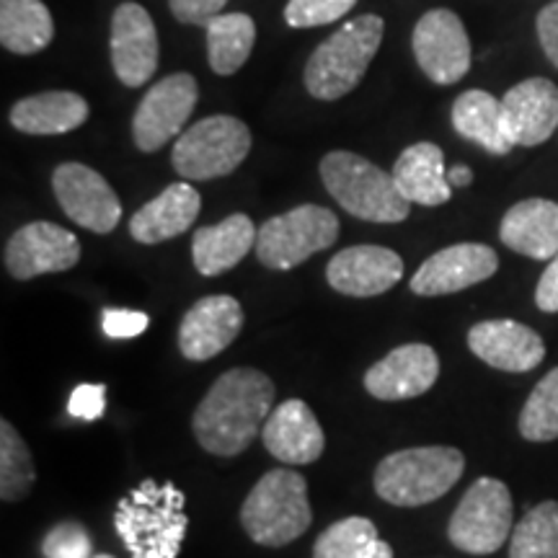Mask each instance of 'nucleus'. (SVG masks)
Segmentation results:
<instances>
[{"mask_svg":"<svg viewBox=\"0 0 558 558\" xmlns=\"http://www.w3.org/2000/svg\"><path fill=\"white\" fill-rule=\"evenodd\" d=\"M275 383L254 367L222 373L192 416L197 442L213 456H241L275 411Z\"/></svg>","mask_w":558,"mask_h":558,"instance_id":"f257e3e1","label":"nucleus"},{"mask_svg":"<svg viewBox=\"0 0 558 558\" xmlns=\"http://www.w3.org/2000/svg\"><path fill=\"white\" fill-rule=\"evenodd\" d=\"M186 497L177 484H158L145 478L120 499L114 527L132 558H179L190 518L184 512Z\"/></svg>","mask_w":558,"mask_h":558,"instance_id":"f03ea898","label":"nucleus"},{"mask_svg":"<svg viewBox=\"0 0 558 558\" xmlns=\"http://www.w3.org/2000/svg\"><path fill=\"white\" fill-rule=\"evenodd\" d=\"M465 456L458 448L432 445L390 452L375 469V492L393 507H424L458 484Z\"/></svg>","mask_w":558,"mask_h":558,"instance_id":"7ed1b4c3","label":"nucleus"},{"mask_svg":"<svg viewBox=\"0 0 558 558\" xmlns=\"http://www.w3.org/2000/svg\"><path fill=\"white\" fill-rule=\"evenodd\" d=\"M313 522L308 484L298 471L277 469L264 473L241 507V525L259 546L282 548Z\"/></svg>","mask_w":558,"mask_h":558,"instance_id":"20e7f679","label":"nucleus"},{"mask_svg":"<svg viewBox=\"0 0 558 558\" xmlns=\"http://www.w3.org/2000/svg\"><path fill=\"white\" fill-rule=\"evenodd\" d=\"M383 32H386V24L375 13L347 21L311 54L305 65L308 94L320 101H337L357 88L362 75L367 73L369 60L378 52Z\"/></svg>","mask_w":558,"mask_h":558,"instance_id":"39448f33","label":"nucleus"},{"mask_svg":"<svg viewBox=\"0 0 558 558\" xmlns=\"http://www.w3.org/2000/svg\"><path fill=\"white\" fill-rule=\"evenodd\" d=\"M326 192L354 218L367 222H403L411 202L396 186L393 173L347 150H333L320 160Z\"/></svg>","mask_w":558,"mask_h":558,"instance_id":"423d86ee","label":"nucleus"},{"mask_svg":"<svg viewBox=\"0 0 558 558\" xmlns=\"http://www.w3.org/2000/svg\"><path fill=\"white\" fill-rule=\"evenodd\" d=\"M251 150V132L235 117H205L177 140L173 169L186 181H207L233 173Z\"/></svg>","mask_w":558,"mask_h":558,"instance_id":"0eeeda50","label":"nucleus"},{"mask_svg":"<svg viewBox=\"0 0 558 558\" xmlns=\"http://www.w3.org/2000/svg\"><path fill=\"white\" fill-rule=\"evenodd\" d=\"M337 235L339 220L331 209L300 205L264 222L256 239V254L264 267L288 271L318 251L333 246Z\"/></svg>","mask_w":558,"mask_h":558,"instance_id":"6e6552de","label":"nucleus"},{"mask_svg":"<svg viewBox=\"0 0 558 558\" xmlns=\"http://www.w3.org/2000/svg\"><path fill=\"white\" fill-rule=\"evenodd\" d=\"M512 533V494L499 478H478L452 512L448 538L463 554H497Z\"/></svg>","mask_w":558,"mask_h":558,"instance_id":"1a4fd4ad","label":"nucleus"},{"mask_svg":"<svg viewBox=\"0 0 558 558\" xmlns=\"http://www.w3.org/2000/svg\"><path fill=\"white\" fill-rule=\"evenodd\" d=\"M197 81L190 73L166 75L143 96L132 120V137L143 153H156L179 135L197 107Z\"/></svg>","mask_w":558,"mask_h":558,"instance_id":"9d476101","label":"nucleus"},{"mask_svg":"<svg viewBox=\"0 0 558 558\" xmlns=\"http://www.w3.org/2000/svg\"><path fill=\"white\" fill-rule=\"evenodd\" d=\"M414 58L429 81L452 86L471 70V39L463 21L448 9L427 11L416 21Z\"/></svg>","mask_w":558,"mask_h":558,"instance_id":"9b49d317","label":"nucleus"},{"mask_svg":"<svg viewBox=\"0 0 558 558\" xmlns=\"http://www.w3.org/2000/svg\"><path fill=\"white\" fill-rule=\"evenodd\" d=\"M52 190L58 194L62 213L75 226L94 230V233H111L120 226V197L99 171L83 163H62L52 173Z\"/></svg>","mask_w":558,"mask_h":558,"instance_id":"f8f14e48","label":"nucleus"},{"mask_svg":"<svg viewBox=\"0 0 558 558\" xmlns=\"http://www.w3.org/2000/svg\"><path fill=\"white\" fill-rule=\"evenodd\" d=\"M3 262L16 279L68 271L81 262V243L70 230L54 222H29L5 243Z\"/></svg>","mask_w":558,"mask_h":558,"instance_id":"ddd939ff","label":"nucleus"},{"mask_svg":"<svg viewBox=\"0 0 558 558\" xmlns=\"http://www.w3.org/2000/svg\"><path fill=\"white\" fill-rule=\"evenodd\" d=\"M499 256L497 251L484 243H456L429 256L416 275L411 277V292L424 298L452 295V292L469 290L473 284L486 282L497 275Z\"/></svg>","mask_w":558,"mask_h":558,"instance_id":"4468645a","label":"nucleus"},{"mask_svg":"<svg viewBox=\"0 0 558 558\" xmlns=\"http://www.w3.org/2000/svg\"><path fill=\"white\" fill-rule=\"evenodd\" d=\"M111 65L124 86L137 88L156 75L158 32L150 13L137 3H122L111 16Z\"/></svg>","mask_w":558,"mask_h":558,"instance_id":"2eb2a0df","label":"nucleus"},{"mask_svg":"<svg viewBox=\"0 0 558 558\" xmlns=\"http://www.w3.org/2000/svg\"><path fill=\"white\" fill-rule=\"evenodd\" d=\"M501 128L512 145L535 148L558 128V88L546 78H527L501 99Z\"/></svg>","mask_w":558,"mask_h":558,"instance_id":"dca6fc26","label":"nucleus"},{"mask_svg":"<svg viewBox=\"0 0 558 558\" xmlns=\"http://www.w3.org/2000/svg\"><path fill=\"white\" fill-rule=\"evenodd\" d=\"M243 329V308L230 295L202 298L179 326V349L186 360L205 362L233 344Z\"/></svg>","mask_w":558,"mask_h":558,"instance_id":"f3484780","label":"nucleus"},{"mask_svg":"<svg viewBox=\"0 0 558 558\" xmlns=\"http://www.w3.org/2000/svg\"><path fill=\"white\" fill-rule=\"evenodd\" d=\"M439 378V357L427 344H403L365 373V388L380 401H407L427 393Z\"/></svg>","mask_w":558,"mask_h":558,"instance_id":"a211bd4d","label":"nucleus"},{"mask_svg":"<svg viewBox=\"0 0 558 558\" xmlns=\"http://www.w3.org/2000/svg\"><path fill=\"white\" fill-rule=\"evenodd\" d=\"M469 347L481 362L505 373H530L546 357V344L518 320H481L469 331Z\"/></svg>","mask_w":558,"mask_h":558,"instance_id":"6ab92c4d","label":"nucleus"},{"mask_svg":"<svg viewBox=\"0 0 558 558\" xmlns=\"http://www.w3.org/2000/svg\"><path fill=\"white\" fill-rule=\"evenodd\" d=\"M403 277V262L396 251L383 246H352L339 251L326 267V279L341 295L375 298Z\"/></svg>","mask_w":558,"mask_h":558,"instance_id":"aec40b11","label":"nucleus"},{"mask_svg":"<svg viewBox=\"0 0 558 558\" xmlns=\"http://www.w3.org/2000/svg\"><path fill=\"white\" fill-rule=\"evenodd\" d=\"M262 442L271 456L288 465H308L324 456L326 437L316 414L300 399H290L271 411L262 429Z\"/></svg>","mask_w":558,"mask_h":558,"instance_id":"412c9836","label":"nucleus"},{"mask_svg":"<svg viewBox=\"0 0 558 558\" xmlns=\"http://www.w3.org/2000/svg\"><path fill=\"white\" fill-rule=\"evenodd\" d=\"M199 209L202 197L192 184H171L132 215L130 235L145 246L177 239L194 226Z\"/></svg>","mask_w":558,"mask_h":558,"instance_id":"4be33fe9","label":"nucleus"},{"mask_svg":"<svg viewBox=\"0 0 558 558\" xmlns=\"http://www.w3.org/2000/svg\"><path fill=\"white\" fill-rule=\"evenodd\" d=\"M499 239L522 256L550 262L558 254V205L538 197L518 202L501 220Z\"/></svg>","mask_w":558,"mask_h":558,"instance_id":"5701e85b","label":"nucleus"},{"mask_svg":"<svg viewBox=\"0 0 558 558\" xmlns=\"http://www.w3.org/2000/svg\"><path fill=\"white\" fill-rule=\"evenodd\" d=\"M259 230L248 215H228L218 226L199 228L192 241V259L199 275L218 277L233 269L251 248H256Z\"/></svg>","mask_w":558,"mask_h":558,"instance_id":"b1692460","label":"nucleus"},{"mask_svg":"<svg viewBox=\"0 0 558 558\" xmlns=\"http://www.w3.org/2000/svg\"><path fill=\"white\" fill-rule=\"evenodd\" d=\"M393 181L411 205L437 207L452 197L445 156L435 143H416L403 150L393 166Z\"/></svg>","mask_w":558,"mask_h":558,"instance_id":"393cba45","label":"nucleus"},{"mask_svg":"<svg viewBox=\"0 0 558 558\" xmlns=\"http://www.w3.org/2000/svg\"><path fill=\"white\" fill-rule=\"evenodd\" d=\"M86 120L88 104L73 90H47L21 99L11 109V124L26 135H62L78 130Z\"/></svg>","mask_w":558,"mask_h":558,"instance_id":"a878e982","label":"nucleus"},{"mask_svg":"<svg viewBox=\"0 0 558 558\" xmlns=\"http://www.w3.org/2000/svg\"><path fill=\"white\" fill-rule=\"evenodd\" d=\"M452 128L492 156H507L514 148L501 128V101L486 90H465L452 104Z\"/></svg>","mask_w":558,"mask_h":558,"instance_id":"bb28decb","label":"nucleus"},{"mask_svg":"<svg viewBox=\"0 0 558 558\" xmlns=\"http://www.w3.org/2000/svg\"><path fill=\"white\" fill-rule=\"evenodd\" d=\"M52 37V13L41 0H0V41L5 50L37 54Z\"/></svg>","mask_w":558,"mask_h":558,"instance_id":"cd10ccee","label":"nucleus"},{"mask_svg":"<svg viewBox=\"0 0 558 558\" xmlns=\"http://www.w3.org/2000/svg\"><path fill=\"white\" fill-rule=\"evenodd\" d=\"M209 68L218 75H233L246 65L254 50L256 26L246 13H220L205 26Z\"/></svg>","mask_w":558,"mask_h":558,"instance_id":"c85d7f7f","label":"nucleus"},{"mask_svg":"<svg viewBox=\"0 0 558 558\" xmlns=\"http://www.w3.org/2000/svg\"><path fill=\"white\" fill-rule=\"evenodd\" d=\"M509 558H558V501H541L527 509L512 530Z\"/></svg>","mask_w":558,"mask_h":558,"instance_id":"c756f323","label":"nucleus"},{"mask_svg":"<svg viewBox=\"0 0 558 558\" xmlns=\"http://www.w3.org/2000/svg\"><path fill=\"white\" fill-rule=\"evenodd\" d=\"M34 486V463L26 442L11 422H0V497L19 501Z\"/></svg>","mask_w":558,"mask_h":558,"instance_id":"7c9ffc66","label":"nucleus"},{"mask_svg":"<svg viewBox=\"0 0 558 558\" xmlns=\"http://www.w3.org/2000/svg\"><path fill=\"white\" fill-rule=\"evenodd\" d=\"M520 435L527 442L558 439V367L533 388L520 414Z\"/></svg>","mask_w":558,"mask_h":558,"instance_id":"2f4dec72","label":"nucleus"},{"mask_svg":"<svg viewBox=\"0 0 558 558\" xmlns=\"http://www.w3.org/2000/svg\"><path fill=\"white\" fill-rule=\"evenodd\" d=\"M373 541H378V527L367 518L339 520L320 533L313 558H357Z\"/></svg>","mask_w":558,"mask_h":558,"instance_id":"473e14b6","label":"nucleus"},{"mask_svg":"<svg viewBox=\"0 0 558 558\" xmlns=\"http://www.w3.org/2000/svg\"><path fill=\"white\" fill-rule=\"evenodd\" d=\"M357 0H290L284 9V21L292 29H311V26L331 24L347 16Z\"/></svg>","mask_w":558,"mask_h":558,"instance_id":"72a5a7b5","label":"nucleus"},{"mask_svg":"<svg viewBox=\"0 0 558 558\" xmlns=\"http://www.w3.org/2000/svg\"><path fill=\"white\" fill-rule=\"evenodd\" d=\"M90 550H94V543L81 522H60L41 543L45 558H90Z\"/></svg>","mask_w":558,"mask_h":558,"instance_id":"f704fd0d","label":"nucleus"},{"mask_svg":"<svg viewBox=\"0 0 558 558\" xmlns=\"http://www.w3.org/2000/svg\"><path fill=\"white\" fill-rule=\"evenodd\" d=\"M104 409H107V386L101 383H83L73 390L68 401L70 416L83 418V422H96V418L104 416Z\"/></svg>","mask_w":558,"mask_h":558,"instance_id":"c9c22d12","label":"nucleus"},{"mask_svg":"<svg viewBox=\"0 0 558 558\" xmlns=\"http://www.w3.org/2000/svg\"><path fill=\"white\" fill-rule=\"evenodd\" d=\"M150 318L140 311L107 308L101 316V329L111 339H135L148 329Z\"/></svg>","mask_w":558,"mask_h":558,"instance_id":"e433bc0d","label":"nucleus"},{"mask_svg":"<svg viewBox=\"0 0 558 558\" xmlns=\"http://www.w3.org/2000/svg\"><path fill=\"white\" fill-rule=\"evenodd\" d=\"M226 3L228 0H169V9L181 24L207 26L209 21L220 16Z\"/></svg>","mask_w":558,"mask_h":558,"instance_id":"4c0bfd02","label":"nucleus"},{"mask_svg":"<svg viewBox=\"0 0 558 558\" xmlns=\"http://www.w3.org/2000/svg\"><path fill=\"white\" fill-rule=\"evenodd\" d=\"M538 39L546 58L558 68V0L538 13Z\"/></svg>","mask_w":558,"mask_h":558,"instance_id":"58836bf2","label":"nucleus"},{"mask_svg":"<svg viewBox=\"0 0 558 558\" xmlns=\"http://www.w3.org/2000/svg\"><path fill=\"white\" fill-rule=\"evenodd\" d=\"M535 305L543 313H558V254L548 262L546 271H543L538 290H535Z\"/></svg>","mask_w":558,"mask_h":558,"instance_id":"ea45409f","label":"nucleus"},{"mask_svg":"<svg viewBox=\"0 0 558 558\" xmlns=\"http://www.w3.org/2000/svg\"><path fill=\"white\" fill-rule=\"evenodd\" d=\"M357 558H393V548L388 546L386 541H373L369 546L362 550V554Z\"/></svg>","mask_w":558,"mask_h":558,"instance_id":"a19ab883","label":"nucleus"},{"mask_svg":"<svg viewBox=\"0 0 558 558\" xmlns=\"http://www.w3.org/2000/svg\"><path fill=\"white\" fill-rule=\"evenodd\" d=\"M448 181H450V186H460V190H465V186L473 181V171L465 169V166H452V169L448 171Z\"/></svg>","mask_w":558,"mask_h":558,"instance_id":"79ce46f5","label":"nucleus"},{"mask_svg":"<svg viewBox=\"0 0 558 558\" xmlns=\"http://www.w3.org/2000/svg\"><path fill=\"white\" fill-rule=\"evenodd\" d=\"M96 558H114V556H96Z\"/></svg>","mask_w":558,"mask_h":558,"instance_id":"37998d69","label":"nucleus"}]
</instances>
